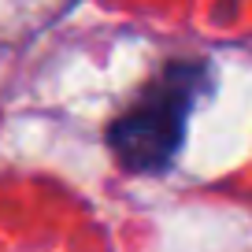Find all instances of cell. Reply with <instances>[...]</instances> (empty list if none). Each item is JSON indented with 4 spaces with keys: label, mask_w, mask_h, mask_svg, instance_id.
Listing matches in <instances>:
<instances>
[{
    "label": "cell",
    "mask_w": 252,
    "mask_h": 252,
    "mask_svg": "<svg viewBox=\"0 0 252 252\" xmlns=\"http://www.w3.org/2000/svg\"><path fill=\"white\" fill-rule=\"evenodd\" d=\"M212 89V74L204 63H171L145 93L108 126V145L126 171L159 174L174 163L186 123L197 108L200 93Z\"/></svg>",
    "instance_id": "1"
}]
</instances>
